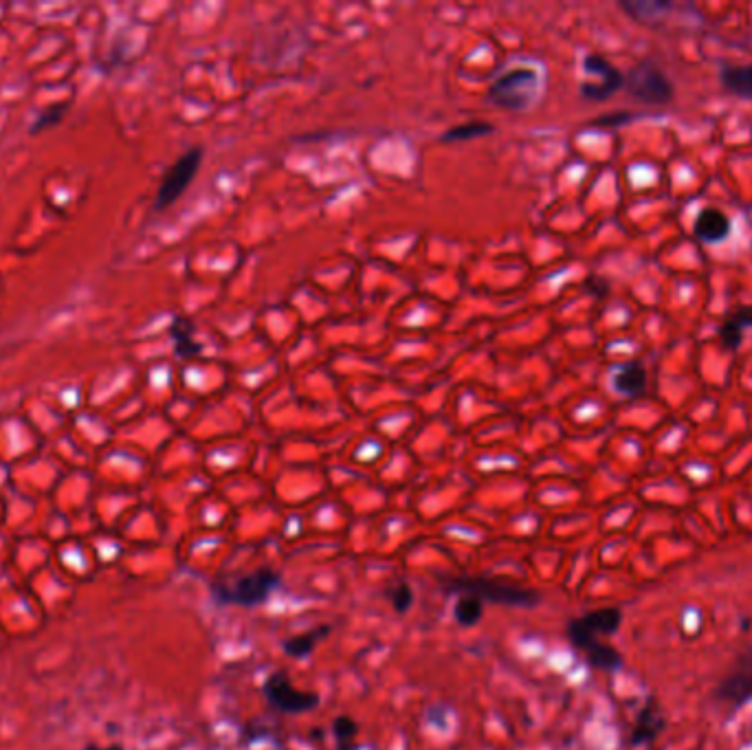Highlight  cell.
Instances as JSON below:
<instances>
[{"instance_id":"obj_1","label":"cell","mask_w":752,"mask_h":750,"mask_svg":"<svg viewBox=\"0 0 752 750\" xmlns=\"http://www.w3.org/2000/svg\"><path fill=\"white\" fill-rule=\"evenodd\" d=\"M284 586L282 575L271 566H262L236 579L216 577L209 581V599L216 608H242L256 610L269 603L275 592Z\"/></svg>"},{"instance_id":"obj_2","label":"cell","mask_w":752,"mask_h":750,"mask_svg":"<svg viewBox=\"0 0 752 750\" xmlns=\"http://www.w3.org/2000/svg\"><path fill=\"white\" fill-rule=\"evenodd\" d=\"M440 590L445 594H456V597H475L480 599L484 605L493 603V605H506V608H522V610H535L544 601V594L535 588H524V586H515V583H508L502 579H493V577H469V575H460V577H447L440 581Z\"/></svg>"},{"instance_id":"obj_3","label":"cell","mask_w":752,"mask_h":750,"mask_svg":"<svg viewBox=\"0 0 752 750\" xmlns=\"http://www.w3.org/2000/svg\"><path fill=\"white\" fill-rule=\"evenodd\" d=\"M262 696L273 711L282 715H304L319 709L322 696L317 691L297 689L282 669H275L262 682Z\"/></svg>"},{"instance_id":"obj_4","label":"cell","mask_w":752,"mask_h":750,"mask_svg":"<svg viewBox=\"0 0 752 750\" xmlns=\"http://www.w3.org/2000/svg\"><path fill=\"white\" fill-rule=\"evenodd\" d=\"M623 625V610L621 608H601L592 610L577 619H570L566 634L570 645L577 652H588L590 647L603 643L605 638L618 634Z\"/></svg>"},{"instance_id":"obj_5","label":"cell","mask_w":752,"mask_h":750,"mask_svg":"<svg viewBox=\"0 0 752 750\" xmlns=\"http://www.w3.org/2000/svg\"><path fill=\"white\" fill-rule=\"evenodd\" d=\"M537 93L539 73L530 66H517L491 84L489 99L504 110H526L537 99Z\"/></svg>"},{"instance_id":"obj_6","label":"cell","mask_w":752,"mask_h":750,"mask_svg":"<svg viewBox=\"0 0 752 750\" xmlns=\"http://www.w3.org/2000/svg\"><path fill=\"white\" fill-rule=\"evenodd\" d=\"M625 86L629 95L649 106H665L673 99V93H676L669 75L649 60L634 66V71L627 75Z\"/></svg>"},{"instance_id":"obj_7","label":"cell","mask_w":752,"mask_h":750,"mask_svg":"<svg viewBox=\"0 0 752 750\" xmlns=\"http://www.w3.org/2000/svg\"><path fill=\"white\" fill-rule=\"evenodd\" d=\"M713 698L731 711L742 709L752 700V647L737 654L731 669L717 682Z\"/></svg>"},{"instance_id":"obj_8","label":"cell","mask_w":752,"mask_h":750,"mask_svg":"<svg viewBox=\"0 0 752 750\" xmlns=\"http://www.w3.org/2000/svg\"><path fill=\"white\" fill-rule=\"evenodd\" d=\"M201 161H203V150L192 148V150H187L183 157H179V161H176L168 172H165L157 190V198H154V212H163V209H168L172 203L179 201L183 192L194 181L198 168H201Z\"/></svg>"},{"instance_id":"obj_9","label":"cell","mask_w":752,"mask_h":750,"mask_svg":"<svg viewBox=\"0 0 752 750\" xmlns=\"http://www.w3.org/2000/svg\"><path fill=\"white\" fill-rule=\"evenodd\" d=\"M583 71L590 80L581 84V95L585 99H592V102H605L607 97H612L625 84L623 73L599 53L585 55Z\"/></svg>"},{"instance_id":"obj_10","label":"cell","mask_w":752,"mask_h":750,"mask_svg":"<svg viewBox=\"0 0 752 750\" xmlns=\"http://www.w3.org/2000/svg\"><path fill=\"white\" fill-rule=\"evenodd\" d=\"M667 729V718L662 713L660 704L654 698H647L643 709L636 713V720L632 726V735H629V744L632 746H651L658 737Z\"/></svg>"},{"instance_id":"obj_11","label":"cell","mask_w":752,"mask_h":750,"mask_svg":"<svg viewBox=\"0 0 752 750\" xmlns=\"http://www.w3.org/2000/svg\"><path fill=\"white\" fill-rule=\"evenodd\" d=\"M693 234L698 236L706 245H717L731 236V218H728L722 209L706 207L695 216Z\"/></svg>"},{"instance_id":"obj_12","label":"cell","mask_w":752,"mask_h":750,"mask_svg":"<svg viewBox=\"0 0 752 750\" xmlns=\"http://www.w3.org/2000/svg\"><path fill=\"white\" fill-rule=\"evenodd\" d=\"M330 632H333V625L324 623V625L311 627V630H306L302 634L284 638L282 652L293 660H308L315 654V649L319 647V643H324L326 638L330 636Z\"/></svg>"},{"instance_id":"obj_13","label":"cell","mask_w":752,"mask_h":750,"mask_svg":"<svg viewBox=\"0 0 752 750\" xmlns=\"http://www.w3.org/2000/svg\"><path fill=\"white\" fill-rule=\"evenodd\" d=\"M612 383L618 394L627 396V399H638L647 392V368L640 361H627L616 368Z\"/></svg>"},{"instance_id":"obj_14","label":"cell","mask_w":752,"mask_h":750,"mask_svg":"<svg viewBox=\"0 0 752 750\" xmlns=\"http://www.w3.org/2000/svg\"><path fill=\"white\" fill-rule=\"evenodd\" d=\"M746 328H752V306L737 308L735 313L726 317V322L720 328V346L728 352L739 350Z\"/></svg>"},{"instance_id":"obj_15","label":"cell","mask_w":752,"mask_h":750,"mask_svg":"<svg viewBox=\"0 0 752 750\" xmlns=\"http://www.w3.org/2000/svg\"><path fill=\"white\" fill-rule=\"evenodd\" d=\"M720 82L728 93L742 99H752V64L724 66Z\"/></svg>"},{"instance_id":"obj_16","label":"cell","mask_w":752,"mask_h":750,"mask_svg":"<svg viewBox=\"0 0 752 750\" xmlns=\"http://www.w3.org/2000/svg\"><path fill=\"white\" fill-rule=\"evenodd\" d=\"M585 660H588V665L592 669H599V671H605V674H616V671L623 669V654L618 652V649L610 643H599L590 647L588 652H583Z\"/></svg>"},{"instance_id":"obj_17","label":"cell","mask_w":752,"mask_h":750,"mask_svg":"<svg viewBox=\"0 0 752 750\" xmlns=\"http://www.w3.org/2000/svg\"><path fill=\"white\" fill-rule=\"evenodd\" d=\"M383 599L392 605V610L396 614L405 616L409 610L414 608L416 594H414V588L409 586V583L405 579H396V581L387 583V586H385Z\"/></svg>"},{"instance_id":"obj_18","label":"cell","mask_w":752,"mask_h":750,"mask_svg":"<svg viewBox=\"0 0 752 750\" xmlns=\"http://www.w3.org/2000/svg\"><path fill=\"white\" fill-rule=\"evenodd\" d=\"M330 733L335 737L337 750H361V746L357 744L359 724L355 718H350V715H339V718H335L333 724H330Z\"/></svg>"},{"instance_id":"obj_19","label":"cell","mask_w":752,"mask_h":750,"mask_svg":"<svg viewBox=\"0 0 752 750\" xmlns=\"http://www.w3.org/2000/svg\"><path fill=\"white\" fill-rule=\"evenodd\" d=\"M484 610L486 608L480 599L462 594V597H458L456 603H453V621L460 627H475L482 621Z\"/></svg>"},{"instance_id":"obj_20","label":"cell","mask_w":752,"mask_h":750,"mask_svg":"<svg viewBox=\"0 0 752 750\" xmlns=\"http://www.w3.org/2000/svg\"><path fill=\"white\" fill-rule=\"evenodd\" d=\"M621 9L627 11V14L634 20L643 22V25L658 27V22L671 9V5L669 3H621Z\"/></svg>"},{"instance_id":"obj_21","label":"cell","mask_w":752,"mask_h":750,"mask_svg":"<svg viewBox=\"0 0 752 750\" xmlns=\"http://www.w3.org/2000/svg\"><path fill=\"white\" fill-rule=\"evenodd\" d=\"M172 339H174V348H176V355L183 357V359H190V357H196L198 355V344L192 339V333H190V322H187L185 317H176L172 322Z\"/></svg>"},{"instance_id":"obj_22","label":"cell","mask_w":752,"mask_h":750,"mask_svg":"<svg viewBox=\"0 0 752 750\" xmlns=\"http://www.w3.org/2000/svg\"><path fill=\"white\" fill-rule=\"evenodd\" d=\"M69 108H71L69 102L47 106V108H44L42 113H40L36 119H33V124H31V128H29V132H31V135H40L42 130H49L51 126L60 124L62 117L66 115V110H69Z\"/></svg>"},{"instance_id":"obj_23","label":"cell","mask_w":752,"mask_h":750,"mask_svg":"<svg viewBox=\"0 0 752 750\" xmlns=\"http://www.w3.org/2000/svg\"><path fill=\"white\" fill-rule=\"evenodd\" d=\"M486 132H493V126L489 124H464V126H456L447 130L445 135H442V141H462V139H471V137H478V135H486Z\"/></svg>"},{"instance_id":"obj_24","label":"cell","mask_w":752,"mask_h":750,"mask_svg":"<svg viewBox=\"0 0 752 750\" xmlns=\"http://www.w3.org/2000/svg\"><path fill=\"white\" fill-rule=\"evenodd\" d=\"M629 119H632V115H629V113H618V115L596 119L594 124L596 126H621V124H625V121H629Z\"/></svg>"},{"instance_id":"obj_25","label":"cell","mask_w":752,"mask_h":750,"mask_svg":"<svg viewBox=\"0 0 752 750\" xmlns=\"http://www.w3.org/2000/svg\"><path fill=\"white\" fill-rule=\"evenodd\" d=\"M84 750H124V746H121V744H110V746H95V744H88V746H84Z\"/></svg>"},{"instance_id":"obj_26","label":"cell","mask_w":752,"mask_h":750,"mask_svg":"<svg viewBox=\"0 0 752 750\" xmlns=\"http://www.w3.org/2000/svg\"><path fill=\"white\" fill-rule=\"evenodd\" d=\"M282 750H286V748H282Z\"/></svg>"}]
</instances>
